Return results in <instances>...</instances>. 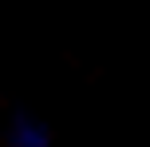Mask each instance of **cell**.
I'll use <instances>...</instances> for the list:
<instances>
[{
    "label": "cell",
    "instance_id": "cell-1",
    "mask_svg": "<svg viewBox=\"0 0 150 147\" xmlns=\"http://www.w3.org/2000/svg\"><path fill=\"white\" fill-rule=\"evenodd\" d=\"M8 147H47V127L32 115H12L8 123Z\"/></svg>",
    "mask_w": 150,
    "mask_h": 147
}]
</instances>
